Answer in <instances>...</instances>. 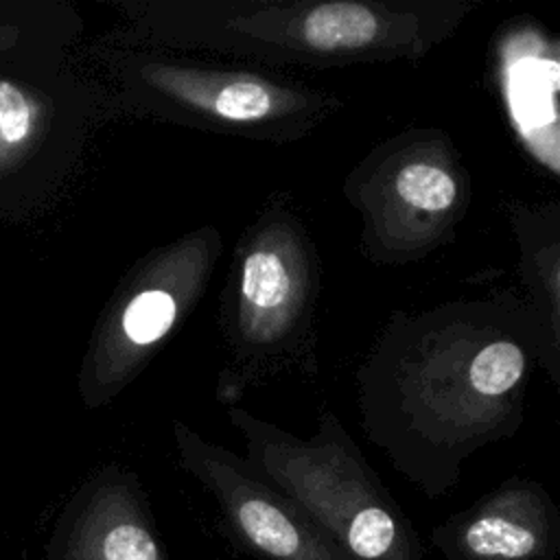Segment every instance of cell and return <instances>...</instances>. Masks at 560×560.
I'll use <instances>...</instances> for the list:
<instances>
[{
    "label": "cell",
    "mask_w": 560,
    "mask_h": 560,
    "mask_svg": "<svg viewBox=\"0 0 560 560\" xmlns=\"http://www.w3.org/2000/svg\"><path fill=\"white\" fill-rule=\"evenodd\" d=\"M532 352L540 330L516 298L396 315L359 374L365 435L438 499L466 457L521 424Z\"/></svg>",
    "instance_id": "cell-1"
},
{
    "label": "cell",
    "mask_w": 560,
    "mask_h": 560,
    "mask_svg": "<svg viewBox=\"0 0 560 560\" xmlns=\"http://www.w3.org/2000/svg\"><path fill=\"white\" fill-rule=\"evenodd\" d=\"M247 464L302 508L352 560H424L411 521L365 462L335 413L298 438L245 409L228 407Z\"/></svg>",
    "instance_id": "cell-3"
},
{
    "label": "cell",
    "mask_w": 560,
    "mask_h": 560,
    "mask_svg": "<svg viewBox=\"0 0 560 560\" xmlns=\"http://www.w3.org/2000/svg\"><path fill=\"white\" fill-rule=\"evenodd\" d=\"M444 560H556L560 510L547 488L510 477L431 529Z\"/></svg>",
    "instance_id": "cell-9"
},
{
    "label": "cell",
    "mask_w": 560,
    "mask_h": 560,
    "mask_svg": "<svg viewBox=\"0 0 560 560\" xmlns=\"http://www.w3.org/2000/svg\"><path fill=\"white\" fill-rule=\"evenodd\" d=\"M55 122L57 103L42 88L0 74V179L44 149Z\"/></svg>",
    "instance_id": "cell-12"
},
{
    "label": "cell",
    "mask_w": 560,
    "mask_h": 560,
    "mask_svg": "<svg viewBox=\"0 0 560 560\" xmlns=\"http://www.w3.org/2000/svg\"><path fill=\"white\" fill-rule=\"evenodd\" d=\"M72 560H168L133 475L112 468L92 488L74 529Z\"/></svg>",
    "instance_id": "cell-10"
},
{
    "label": "cell",
    "mask_w": 560,
    "mask_h": 560,
    "mask_svg": "<svg viewBox=\"0 0 560 560\" xmlns=\"http://www.w3.org/2000/svg\"><path fill=\"white\" fill-rule=\"evenodd\" d=\"M221 249L219 232L201 228L136 265L90 346L81 376L88 405H103L142 370L203 293Z\"/></svg>",
    "instance_id": "cell-6"
},
{
    "label": "cell",
    "mask_w": 560,
    "mask_h": 560,
    "mask_svg": "<svg viewBox=\"0 0 560 560\" xmlns=\"http://www.w3.org/2000/svg\"><path fill=\"white\" fill-rule=\"evenodd\" d=\"M171 429L179 466L212 494L236 547L260 560H352L245 457L203 440L182 420Z\"/></svg>",
    "instance_id": "cell-7"
},
{
    "label": "cell",
    "mask_w": 560,
    "mask_h": 560,
    "mask_svg": "<svg viewBox=\"0 0 560 560\" xmlns=\"http://www.w3.org/2000/svg\"><path fill=\"white\" fill-rule=\"evenodd\" d=\"M228 339L243 361L289 350L302 332L315 293L311 245L289 212L254 228L236 258Z\"/></svg>",
    "instance_id": "cell-8"
},
{
    "label": "cell",
    "mask_w": 560,
    "mask_h": 560,
    "mask_svg": "<svg viewBox=\"0 0 560 560\" xmlns=\"http://www.w3.org/2000/svg\"><path fill=\"white\" fill-rule=\"evenodd\" d=\"M363 217V247L381 262H409L438 247L468 201V177L451 142L413 131L387 140L348 177Z\"/></svg>",
    "instance_id": "cell-5"
},
{
    "label": "cell",
    "mask_w": 560,
    "mask_h": 560,
    "mask_svg": "<svg viewBox=\"0 0 560 560\" xmlns=\"http://www.w3.org/2000/svg\"><path fill=\"white\" fill-rule=\"evenodd\" d=\"M518 57L510 50L503 55V90L505 103L521 138L527 149L549 164L551 173H558V153L549 149L545 140V127L556 136V90H558V59L556 46L547 50V42L540 35H521L514 42Z\"/></svg>",
    "instance_id": "cell-11"
},
{
    "label": "cell",
    "mask_w": 560,
    "mask_h": 560,
    "mask_svg": "<svg viewBox=\"0 0 560 560\" xmlns=\"http://www.w3.org/2000/svg\"><path fill=\"white\" fill-rule=\"evenodd\" d=\"M22 35V31L18 26H9V24H0V50H7L9 44Z\"/></svg>",
    "instance_id": "cell-13"
},
{
    "label": "cell",
    "mask_w": 560,
    "mask_h": 560,
    "mask_svg": "<svg viewBox=\"0 0 560 560\" xmlns=\"http://www.w3.org/2000/svg\"><path fill=\"white\" fill-rule=\"evenodd\" d=\"M470 9V2L442 0H144L129 7L149 46L315 68L418 59Z\"/></svg>",
    "instance_id": "cell-2"
},
{
    "label": "cell",
    "mask_w": 560,
    "mask_h": 560,
    "mask_svg": "<svg viewBox=\"0 0 560 560\" xmlns=\"http://www.w3.org/2000/svg\"><path fill=\"white\" fill-rule=\"evenodd\" d=\"M118 77L125 105L177 125L252 140H298L337 107L330 94L300 83L151 50L125 57Z\"/></svg>",
    "instance_id": "cell-4"
}]
</instances>
